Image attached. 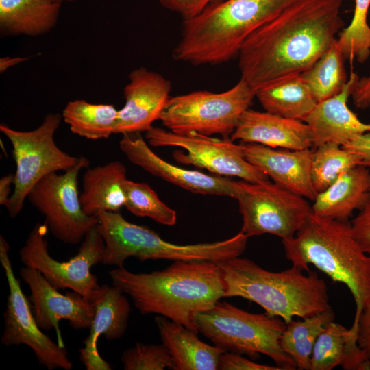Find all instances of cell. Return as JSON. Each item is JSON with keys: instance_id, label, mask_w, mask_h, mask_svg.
<instances>
[{"instance_id": "obj_9", "label": "cell", "mask_w": 370, "mask_h": 370, "mask_svg": "<svg viewBox=\"0 0 370 370\" xmlns=\"http://www.w3.org/2000/svg\"><path fill=\"white\" fill-rule=\"evenodd\" d=\"M62 116L49 113L37 128L18 131L1 124L0 131L10 141L16 163L14 190L5 206L10 217L21 212L25 200L32 187L49 173L66 171L73 168L80 157L73 156L56 145L54 134Z\"/></svg>"}, {"instance_id": "obj_21", "label": "cell", "mask_w": 370, "mask_h": 370, "mask_svg": "<svg viewBox=\"0 0 370 370\" xmlns=\"http://www.w3.org/2000/svg\"><path fill=\"white\" fill-rule=\"evenodd\" d=\"M230 139L293 150L312 146L310 129L305 122L249 108L243 114Z\"/></svg>"}, {"instance_id": "obj_23", "label": "cell", "mask_w": 370, "mask_h": 370, "mask_svg": "<svg viewBox=\"0 0 370 370\" xmlns=\"http://www.w3.org/2000/svg\"><path fill=\"white\" fill-rule=\"evenodd\" d=\"M162 343L172 358L173 370H216L225 352L204 343L197 333L164 317L155 318Z\"/></svg>"}, {"instance_id": "obj_28", "label": "cell", "mask_w": 370, "mask_h": 370, "mask_svg": "<svg viewBox=\"0 0 370 370\" xmlns=\"http://www.w3.org/2000/svg\"><path fill=\"white\" fill-rule=\"evenodd\" d=\"M118 112L112 104L91 103L77 99L67 103L62 117L73 134L98 140L114 134Z\"/></svg>"}, {"instance_id": "obj_43", "label": "cell", "mask_w": 370, "mask_h": 370, "mask_svg": "<svg viewBox=\"0 0 370 370\" xmlns=\"http://www.w3.org/2000/svg\"><path fill=\"white\" fill-rule=\"evenodd\" d=\"M60 1H69V0H60Z\"/></svg>"}, {"instance_id": "obj_10", "label": "cell", "mask_w": 370, "mask_h": 370, "mask_svg": "<svg viewBox=\"0 0 370 370\" xmlns=\"http://www.w3.org/2000/svg\"><path fill=\"white\" fill-rule=\"evenodd\" d=\"M234 199L243 218L241 231L248 237L269 234L282 240L290 238L312 212L306 198L269 180H235Z\"/></svg>"}, {"instance_id": "obj_2", "label": "cell", "mask_w": 370, "mask_h": 370, "mask_svg": "<svg viewBox=\"0 0 370 370\" xmlns=\"http://www.w3.org/2000/svg\"><path fill=\"white\" fill-rule=\"evenodd\" d=\"M109 275L140 314L164 317L197 333L195 316L225 297L223 274L214 262L174 261L162 271L144 273L120 267Z\"/></svg>"}, {"instance_id": "obj_29", "label": "cell", "mask_w": 370, "mask_h": 370, "mask_svg": "<svg viewBox=\"0 0 370 370\" xmlns=\"http://www.w3.org/2000/svg\"><path fill=\"white\" fill-rule=\"evenodd\" d=\"M334 320L332 308L301 321L286 323L281 337L283 351L295 362L297 369L310 370L314 344L325 325Z\"/></svg>"}, {"instance_id": "obj_15", "label": "cell", "mask_w": 370, "mask_h": 370, "mask_svg": "<svg viewBox=\"0 0 370 370\" xmlns=\"http://www.w3.org/2000/svg\"><path fill=\"white\" fill-rule=\"evenodd\" d=\"M20 275L30 290L29 301L36 321L42 330L54 329L58 343L64 346L59 323L66 320L74 330L90 328L95 314L91 302L74 291L61 293L37 269L24 266Z\"/></svg>"}, {"instance_id": "obj_13", "label": "cell", "mask_w": 370, "mask_h": 370, "mask_svg": "<svg viewBox=\"0 0 370 370\" xmlns=\"http://www.w3.org/2000/svg\"><path fill=\"white\" fill-rule=\"evenodd\" d=\"M145 138L153 147H178L183 151L173 153L175 160L182 164L204 169L219 176L236 177L258 183L269 177L245 158L243 145L230 138L219 139L200 134L180 135L152 126L145 132Z\"/></svg>"}, {"instance_id": "obj_20", "label": "cell", "mask_w": 370, "mask_h": 370, "mask_svg": "<svg viewBox=\"0 0 370 370\" xmlns=\"http://www.w3.org/2000/svg\"><path fill=\"white\" fill-rule=\"evenodd\" d=\"M359 77L352 73L343 90L318 102L306 119L315 147L326 143L344 146L358 135L370 132V124L362 122L349 108L347 101Z\"/></svg>"}, {"instance_id": "obj_37", "label": "cell", "mask_w": 370, "mask_h": 370, "mask_svg": "<svg viewBox=\"0 0 370 370\" xmlns=\"http://www.w3.org/2000/svg\"><path fill=\"white\" fill-rule=\"evenodd\" d=\"M218 369L220 370H281L275 366L259 364L240 354L223 352L219 358Z\"/></svg>"}, {"instance_id": "obj_31", "label": "cell", "mask_w": 370, "mask_h": 370, "mask_svg": "<svg viewBox=\"0 0 370 370\" xmlns=\"http://www.w3.org/2000/svg\"><path fill=\"white\" fill-rule=\"evenodd\" d=\"M361 165L356 153L341 145L326 143L316 147L312 154L311 177L317 194L332 185L343 172Z\"/></svg>"}, {"instance_id": "obj_36", "label": "cell", "mask_w": 370, "mask_h": 370, "mask_svg": "<svg viewBox=\"0 0 370 370\" xmlns=\"http://www.w3.org/2000/svg\"><path fill=\"white\" fill-rule=\"evenodd\" d=\"M223 0H159L165 8L180 14L184 20L191 18L208 7Z\"/></svg>"}, {"instance_id": "obj_3", "label": "cell", "mask_w": 370, "mask_h": 370, "mask_svg": "<svg viewBox=\"0 0 370 370\" xmlns=\"http://www.w3.org/2000/svg\"><path fill=\"white\" fill-rule=\"evenodd\" d=\"M296 0H223L184 20L174 59L218 64L238 56L245 40Z\"/></svg>"}, {"instance_id": "obj_27", "label": "cell", "mask_w": 370, "mask_h": 370, "mask_svg": "<svg viewBox=\"0 0 370 370\" xmlns=\"http://www.w3.org/2000/svg\"><path fill=\"white\" fill-rule=\"evenodd\" d=\"M255 97L265 111L304 122L318 103L301 74L262 86Z\"/></svg>"}, {"instance_id": "obj_4", "label": "cell", "mask_w": 370, "mask_h": 370, "mask_svg": "<svg viewBox=\"0 0 370 370\" xmlns=\"http://www.w3.org/2000/svg\"><path fill=\"white\" fill-rule=\"evenodd\" d=\"M282 244L293 266L308 272L312 264L346 285L356 304L354 319L358 317L370 299V256L356 239L350 222L311 212L295 235Z\"/></svg>"}, {"instance_id": "obj_11", "label": "cell", "mask_w": 370, "mask_h": 370, "mask_svg": "<svg viewBox=\"0 0 370 370\" xmlns=\"http://www.w3.org/2000/svg\"><path fill=\"white\" fill-rule=\"evenodd\" d=\"M47 232L45 223L34 225L19 251L20 260L24 266L40 271L56 288H68L89 300L101 286L91 268L102 260L103 237L93 228L81 242L77 253L69 260L60 262L49 254L45 239Z\"/></svg>"}, {"instance_id": "obj_5", "label": "cell", "mask_w": 370, "mask_h": 370, "mask_svg": "<svg viewBox=\"0 0 370 370\" xmlns=\"http://www.w3.org/2000/svg\"><path fill=\"white\" fill-rule=\"evenodd\" d=\"M225 283V297H240L260 306L265 313L288 323L331 308L325 281L317 273L293 266L280 272L235 257L217 262Z\"/></svg>"}, {"instance_id": "obj_41", "label": "cell", "mask_w": 370, "mask_h": 370, "mask_svg": "<svg viewBox=\"0 0 370 370\" xmlns=\"http://www.w3.org/2000/svg\"><path fill=\"white\" fill-rule=\"evenodd\" d=\"M14 174L9 173L0 179V204L6 206L11 197L12 185H14Z\"/></svg>"}, {"instance_id": "obj_34", "label": "cell", "mask_w": 370, "mask_h": 370, "mask_svg": "<svg viewBox=\"0 0 370 370\" xmlns=\"http://www.w3.org/2000/svg\"><path fill=\"white\" fill-rule=\"evenodd\" d=\"M121 360L125 370L174 369L172 358L164 344L136 343L123 352Z\"/></svg>"}, {"instance_id": "obj_40", "label": "cell", "mask_w": 370, "mask_h": 370, "mask_svg": "<svg viewBox=\"0 0 370 370\" xmlns=\"http://www.w3.org/2000/svg\"><path fill=\"white\" fill-rule=\"evenodd\" d=\"M351 96L357 108L370 107V73L367 76L358 79Z\"/></svg>"}, {"instance_id": "obj_35", "label": "cell", "mask_w": 370, "mask_h": 370, "mask_svg": "<svg viewBox=\"0 0 370 370\" xmlns=\"http://www.w3.org/2000/svg\"><path fill=\"white\" fill-rule=\"evenodd\" d=\"M350 224L359 245L363 251L370 256V197Z\"/></svg>"}, {"instance_id": "obj_22", "label": "cell", "mask_w": 370, "mask_h": 370, "mask_svg": "<svg viewBox=\"0 0 370 370\" xmlns=\"http://www.w3.org/2000/svg\"><path fill=\"white\" fill-rule=\"evenodd\" d=\"M370 197V170L356 166L341 174L324 191L317 195L312 212L323 217L348 221Z\"/></svg>"}, {"instance_id": "obj_32", "label": "cell", "mask_w": 370, "mask_h": 370, "mask_svg": "<svg viewBox=\"0 0 370 370\" xmlns=\"http://www.w3.org/2000/svg\"><path fill=\"white\" fill-rule=\"evenodd\" d=\"M123 188L126 196L125 207L132 214L149 217L164 225L175 224L176 212L160 200L148 184L125 179Z\"/></svg>"}, {"instance_id": "obj_16", "label": "cell", "mask_w": 370, "mask_h": 370, "mask_svg": "<svg viewBox=\"0 0 370 370\" xmlns=\"http://www.w3.org/2000/svg\"><path fill=\"white\" fill-rule=\"evenodd\" d=\"M119 148L132 164L183 189L193 193L234 198L235 180L171 164L149 148L140 133L122 134Z\"/></svg>"}, {"instance_id": "obj_26", "label": "cell", "mask_w": 370, "mask_h": 370, "mask_svg": "<svg viewBox=\"0 0 370 370\" xmlns=\"http://www.w3.org/2000/svg\"><path fill=\"white\" fill-rule=\"evenodd\" d=\"M60 0H0L1 30L38 36L51 30L60 13Z\"/></svg>"}, {"instance_id": "obj_7", "label": "cell", "mask_w": 370, "mask_h": 370, "mask_svg": "<svg viewBox=\"0 0 370 370\" xmlns=\"http://www.w3.org/2000/svg\"><path fill=\"white\" fill-rule=\"evenodd\" d=\"M198 332L226 352L257 358H271L281 370L297 369L294 360L280 345L286 323L280 317L250 313L219 301L211 309L195 316Z\"/></svg>"}, {"instance_id": "obj_14", "label": "cell", "mask_w": 370, "mask_h": 370, "mask_svg": "<svg viewBox=\"0 0 370 370\" xmlns=\"http://www.w3.org/2000/svg\"><path fill=\"white\" fill-rule=\"evenodd\" d=\"M9 251L8 243L0 236V262L9 288L1 343L7 347L28 346L38 362L49 370L72 369L73 364L65 347L54 342L38 326L30 301L14 275Z\"/></svg>"}, {"instance_id": "obj_1", "label": "cell", "mask_w": 370, "mask_h": 370, "mask_svg": "<svg viewBox=\"0 0 370 370\" xmlns=\"http://www.w3.org/2000/svg\"><path fill=\"white\" fill-rule=\"evenodd\" d=\"M342 0H296L254 32L238 54L241 79L258 88L308 69L343 27Z\"/></svg>"}, {"instance_id": "obj_39", "label": "cell", "mask_w": 370, "mask_h": 370, "mask_svg": "<svg viewBox=\"0 0 370 370\" xmlns=\"http://www.w3.org/2000/svg\"><path fill=\"white\" fill-rule=\"evenodd\" d=\"M343 147L358 155L361 165L370 168V132L357 136Z\"/></svg>"}, {"instance_id": "obj_12", "label": "cell", "mask_w": 370, "mask_h": 370, "mask_svg": "<svg viewBox=\"0 0 370 370\" xmlns=\"http://www.w3.org/2000/svg\"><path fill=\"white\" fill-rule=\"evenodd\" d=\"M89 164L87 158L80 156L73 168L63 174H48L27 195L29 203L44 217L48 231L66 244H79L98 224L97 216L84 212L78 191L79 173Z\"/></svg>"}, {"instance_id": "obj_19", "label": "cell", "mask_w": 370, "mask_h": 370, "mask_svg": "<svg viewBox=\"0 0 370 370\" xmlns=\"http://www.w3.org/2000/svg\"><path fill=\"white\" fill-rule=\"evenodd\" d=\"M243 145L245 159L273 182L293 193L314 201L312 182V151L310 149H276L256 143Z\"/></svg>"}, {"instance_id": "obj_25", "label": "cell", "mask_w": 370, "mask_h": 370, "mask_svg": "<svg viewBox=\"0 0 370 370\" xmlns=\"http://www.w3.org/2000/svg\"><path fill=\"white\" fill-rule=\"evenodd\" d=\"M126 171L125 166L120 161L86 169L79 194L86 214L97 216L101 212H120L126 201L123 188Z\"/></svg>"}, {"instance_id": "obj_42", "label": "cell", "mask_w": 370, "mask_h": 370, "mask_svg": "<svg viewBox=\"0 0 370 370\" xmlns=\"http://www.w3.org/2000/svg\"><path fill=\"white\" fill-rule=\"evenodd\" d=\"M25 58H1L0 62V69L1 71H4L8 67H10L13 65L20 63L21 62L25 61Z\"/></svg>"}, {"instance_id": "obj_24", "label": "cell", "mask_w": 370, "mask_h": 370, "mask_svg": "<svg viewBox=\"0 0 370 370\" xmlns=\"http://www.w3.org/2000/svg\"><path fill=\"white\" fill-rule=\"evenodd\" d=\"M369 370L370 359L357 341V328L335 323L327 324L314 344L310 370Z\"/></svg>"}, {"instance_id": "obj_6", "label": "cell", "mask_w": 370, "mask_h": 370, "mask_svg": "<svg viewBox=\"0 0 370 370\" xmlns=\"http://www.w3.org/2000/svg\"><path fill=\"white\" fill-rule=\"evenodd\" d=\"M97 230L105 243L101 263L123 267L129 258L140 261L166 259L173 261L219 262L241 256L248 236L240 231L227 239L212 243L177 245L162 239L148 227L127 221L120 212L97 214Z\"/></svg>"}, {"instance_id": "obj_18", "label": "cell", "mask_w": 370, "mask_h": 370, "mask_svg": "<svg viewBox=\"0 0 370 370\" xmlns=\"http://www.w3.org/2000/svg\"><path fill=\"white\" fill-rule=\"evenodd\" d=\"M89 301L95 314L89 334L79 350V358L86 370H111L110 364L99 353L98 339L103 336L108 341H116L125 334L130 305L125 294L113 284L101 285Z\"/></svg>"}, {"instance_id": "obj_33", "label": "cell", "mask_w": 370, "mask_h": 370, "mask_svg": "<svg viewBox=\"0 0 370 370\" xmlns=\"http://www.w3.org/2000/svg\"><path fill=\"white\" fill-rule=\"evenodd\" d=\"M354 1L352 19L339 33L336 43L345 60L363 63L370 56V26L367 22L370 0Z\"/></svg>"}, {"instance_id": "obj_17", "label": "cell", "mask_w": 370, "mask_h": 370, "mask_svg": "<svg viewBox=\"0 0 370 370\" xmlns=\"http://www.w3.org/2000/svg\"><path fill=\"white\" fill-rule=\"evenodd\" d=\"M124 88V106L119 110L114 134L147 132L159 120L170 97L171 84L162 75L144 67L133 70Z\"/></svg>"}, {"instance_id": "obj_8", "label": "cell", "mask_w": 370, "mask_h": 370, "mask_svg": "<svg viewBox=\"0 0 370 370\" xmlns=\"http://www.w3.org/2000/svg\"><path fill=\"white\" fill-rule=\"evenodd\" d=\"M254 97L255 91L241 79L224 92L198 90L170 97L159 120L177 134L229 138Z\"/></svg>"}, {"instance_id": "obj_30", "label": "cell", "mask_w": 370, "mask_h": 370, "mask_svg": "<svg viewBox=\"0 0 370 370\" xmlns=\"http://www.w3.org/2000/svg\"><path fill=\"white\" fill-rule=\"evenodd\" d=\"M345 58L336 41L301 77L318 102L340 93L348 81Z\"/></svg>"}, {"instance_id": "obj_38", "label": "cell", "mask_w": 370, "mask_h": 370, "mask_svg": "<svg viewBox=\"0 0 370 370\" xmlns=\"http://www.w3.org/2000/svg\"><path fill=\"white\" fill-rule=\"evenodd\" d=\"M353 326L357 327V341L370 359V299L365 303Z\"/></svg>"}]
</instances>
